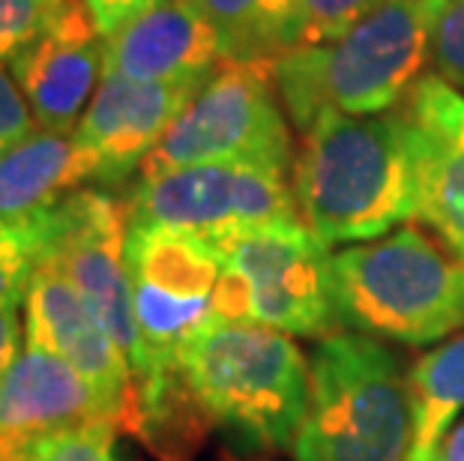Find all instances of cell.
<instances>
[{
  "instance_id": "obj_2",
  "label": "cell",
  "mask_w": 464,
  "mask_h": 461,
  "mask_svg": "<svg viewBox=\"0 0 464 461\" xmlns=\"http://www.w3.org/2000/svg\"><path fill=\"white\" fill-rule=\"evenodd\" d=\"M443 0H383L330 43L303 45L273 66L285 114L300 132L324 111L381 114L399 105L431 61Z\"/></svg>"
},
{
  "instance_id": "obj_23",
  "label": "cell",
  "mask_w": 464,
  "mask_h": 461,
  "mask_svg": "<svg viewBox=\"0 0 464 461\" xmlns=\"http://www.w3.org/2000/svg\"><path fill=\"white\" fill-rule=\"evenodd\" d=\"M431 72L464 93V0H443L431 27Z\"/></svg>"
},
{
  "instance_id": "obj_14",
  "label": "cell",
  "mask_w": 464,
  "mask_h": 461,
  "mask_svg": "<svg viewBox=\"0 0 464 461\" xmlns=\"http://www.w3.org/2000/svg\"><path fill=\"white\" fill-rule=\"evenodd\" d=\"M420 168V219L464 261V93L422 75L401 100Z\"/></svg>"
},
{
  "instance_id": "obj_10",
  "label": "cell",
  "mask_w": 464,
  "mask_h": 461,
  "mask_svg": "<svg viewBox=\"0 0 464 461\" xmlns=\"http://www.w3.org/2000/svg\"><path fill=\"white\" fill-rule=\"evenodd\" d=\"M126 237L130 204L105 192L102 186H84L45 213V246L39 261H48L72 282V288L123 351L138 387L144 378V348L132 312Z\"/></svg>"
},
{
  "instance_id": "obj_26",
  "label": "cell",
  "mask_w": 464,
  "mask_h": 461,
  "mask_svg": "<svg viewBox=\"0 0 464 461\" xmlns=\"http://www.w3.org/2000/svg\"><path fill=\"white\" fill-rule=\"evenodd\" d=\"M160 4H165V0H84L96 34L102 39L114 36L123 24H130L132 18H138L141 13Z\"/></svg>"
},
{
  "instance_id": "obj_7",
  "label": "cell",
  "mask_w": 464,
  "mask_h": 461,
  "mask_svg": "<svg viewBox=\"0 0 464 461\" xmlns=\"http://www.w3.org/2000/svg\"><path fill=\"white\" fill-rule=\"evenodd\" d=\"M216 246L222 252L213 300L219 321H255L309 339L342 330L330 246L303 219L243 231Z\"/></svg>"
},
{
  "instance_id": "obj_6",
  "label": "cell",
  "mask_w": 464,
  "mask_h": 461,
  "mask_svg": "<svg viewBox=\"0 0 464 461\" xmlns=\"http://www.w3.org/2000/svg\"><path fill=\"white\" fill-rule=\"evenodd\" d=\"M126 270L135 327L144 348V378L135 387L132 426L183 392L180 354L216 318L222 252L213 240L160 225H130Z\"/></svg>"
},
{
  "instance_id": "obj_27",
  "label": "cell",
  "mask_w": 464,
  "mask_h": 461,
  "mask_svg": "<svg viewBox=\"0 0 464 461\" xmlns=\"http://www.w3.org/2000/svg\"><path fill=\"white\" fill-rule=\"evenodd\" d=\"M22 318L18 306H0V384H4L6 371L22 354Z\"/></svg>"
},
{
  "instance_id": "obj_15",
  "label": "cell",
  "mask_w": 464,
  "mask_h": 461,
  "mask_svg": "<svg viewBox=\"0 0 464 461\" xmlns=\"http://www.w3.org/2000/svg\"><path fill=\"white\" fill-rule=\"evenodd\" d=\"M84 419H108L87 378L63 357L24 341L0 384V461H24L34 440Z\"/></svg>"
},
{
  "instance_id": "obj_11",
  "label": "cell",
  "mask_w": 464,
  "mask_h": 461,
  "mask_svg": "<svg viewBox=\"0 0 464 461\" xmlns=\"http://www.w3.org/2000/svg\"><path fill=\"white\" fill-rule=\"evenodd\" d=\"M24 341L63 357L100 396L108 419L121 428L132 426L135 380L123 351L93 315L72 282L48 261L36 270L24 291Z\"/></svg>"
},
{
  "instance_id": "obj_21",
  "label": "cell",
  "mask_w": 464,
  "mask_h": 461,
  "mask_svg": "<svg viewBox=\"0 0 464 461\" xmlns=\"http://www.w3.org/2000/svg\"><path fill=\"white\" fill-rule=\"evenodd\" d=\"M117 428L111 419H84L48 431L34 440L24 461H121Z\"/></svg>"
},
{
  "instance_id": "obj_18",
  "label": "cell",
  "mask_w": 464,
  "mask_h": 461,
  "mask_svg": "<svg viewBox=\"0 0 464 461\" xmlns=\"http://www.w3.org/2000/svg\"><path fill=\"white\" fill-rule=\"evenodd\" d=\"M213 27L222 63L276 66L305 45L303 0H189Z\"/></svg>"
},
{
  "instance_id": "obj_1",
  "label": "cell",
  "mask_w": 464,
  "mask_h": 461,
  "mask_svg": "<svg viewBox=\"0 0 464 461\" xmlns=\"http://www.w3.org/2000/svg\"><path fill=\"white\" fill-rule=\"evenodd\" d=\"M291 168L300 219L327 246L378 240L420 216L417 147L401 108L324 111Z\"/></svg>"
},
{
  "instance_id": "obj_17",
  "label": "cell",
  "mask_w": 464,
  "mask_h": 461,
  "mask_svg": "<svg viewBox=\"0 0 464 461\" xmlns=\"http://www.w3.org/2000/svg\"><path fill=\"white\" fill-rule=\"evenodd\" d=\"M93 183V162L75 132L34 130L0 156V222H27Z\"/></svg>"
},
{
  "instance_id": "obj_13",
  "label": "cell",
  "mask_w": 464,
  "mask_h": 461,
  "mask_svg": "<svg viewBox=\"0 0 464 461\" xmlns=\"http://www.w3.org/2000/svg\"><path fill=\"white\" fill-rule=\"evenodd\" d=\"M39 130L72 135L105 75V39L84 0H69L61 18L6 63Z\"/></svg>"
},
{
  "instance_id": "obj_19",
  "label": "cell",
  "mask_w": 464,
  "mask_h": 461,
  "mask_svg": "<svg viewBox=\"0 0 464 461\" xmlns=\"http://www.w3.org/2000/svg\"><path fill=\"white\" fill-rule=\"evenodd\" d=\"M411 405L413 440L408 456H429L464 410V330L413 362Z\"/></svg>"
},
{
  "instance_id": "obj_3",
  "label": "cell",
  "mask_w": 464,
  "mask_h": 461,
  "mask_svg": "<svg viewBox=\"0 0 464 461\" xmlns=\"http://www.w3.org/2000/svg\"><path fill=\"white\" fill-rule=\"evenodd\" d=\"M180 378L207 423L246 449H291L309 408V360L288 332L213 321L180 354Z\"/></svg>"
},
{
  "instance_id": "obj_8",
  "label": "cell",
  "mask_w": 464,
  "mask_h": 461,
  "mask_svg": "<svg viewBox=\"0 0 464 461\" xmlns=\"http://www.w3.org/2000/svg\"><path fill=\"white\" fill-rule=\"evenodd\" d=\"M243 159L291 168V132L273 84V66L219 63L144 159L138 178L183 165Z\"/></svg>"
},
{
  "instance_id": "obj_20",
  "label": "cell",
  "mask_w": 464,
  "mask_h": 461,
  "mask_svg": "<svg viewBox=\"0 0 464 461\" xmlns=\"http://www.w3.org/2000/svg\"><path fill=\"white\" fill-rule=\"evenodd\" d=\"M45 213L27 222H0V306L24 303L27 282L45 246Z\"/></svg>"
},
{
  "instance_id": "obj_24",
  "label": "cell",
  "mask_w": 464,
  "mask_h": 461,
  "mask_svg": "<svg viewBox=\"0 0 464 461\" xmlns=\"http://www.w3.org/2000/svg\"><path fill=\"white\" fill-rule=\"evenodd\" d=\"M381 4L383 0H303L305 45L330 43Z\"/></svg>"
},
{
  "instance_id": "obj_12",
  "label": "cell",
  "mask_w": 464,
  "mask_h": 461,
  "mask_svg": "<svg viewBox=\"0 0 464 461\" xmlns=\"http://www.w3.org/2000/svg\"><path fill=\"white\" fill-rule=\"evenodd\" d=\"M132 82L121 75H102L100 91L75 126V141L93 162L96 186H121L130 174L141 171L144 159L156 150L183 108L189 105L204 82Z\"/></svg>"
},
{
  "instance_id": "obj_5",
  "label": "cell",
  "mask_w": 464,
  "mask_h": 461,
  "mask_svg": "<svg viewBox=\"0 0 464 461\" xmlns=\"http://www.w3.org/2000/svg\"><path fill=\"white\" fill-rule=\"evenodd\" d=\"M344 330L396 345H431L464 330V261L417 225L333 255Z\"/></svg>"
},
{
  "instance_id": "obj_9",
  "label": "cell",
  "mask_w": 464,
  "mask_h": 461,
  "mask_svg": "<svg viewBox=\"0 0 464 461\" xmlns=\"http://www.w3.org/2000/svg\"><path fill=\"white\" fill-rule=\"evenodd\" d=\"M130 225H160L213 243L276 222H297L288 168L270 162H204L138 178Z\"/></svg>"
},
{
  "instance_id": "obj_22",
  "label": "cell",
  "mask_w": 464,
  "mask_h": 461,
  "mask_svg": "<svg viewBox=\"0 0 464 461\" xmlns=\"http://www.w3.org/2000/svg\"><path fill=\"white\" fill-rule=\"evenodd\" d=\"M69 0H0V63L15 61L48 34Z\"/></svg>"
},
{
  "instance_id": "obj_25",
  "label": "cell",
  "mask_w": 464,
  "mask_h": 461,
  "mask_svg": "<svg viewBox=\"0 0 464 461\" xmlns=\"http://www.w3.org/2000/svg\"><path fill=\"white\" fill-rule=\"evenodd\" d=\"M34 130H39V126L34 120L31 105L18 91L15 78L0 63V156L22 139H27Z\"/></svg>"
},
{
  "instance_id": "obj_4",
  "label": "cell",
  "mask_w": 464,
  "mask_h": 461,
  "mask_svg": "<svg viewBox=\"0 0 464 461\" xmlns=\"http://www.w3.org/2000/svg\"><path fill=\"white\" fill-rule=\"evenodd\" d=\"M411 440V371L399 351L357 330L324 336L309 357L294 461H404Z\"/></svg>"
},
{
  "instance_id": "obj_29",
  "label": "cell",
  "mask_w": 464,
  "mask_h": 461,
  "mask_svg": "<svg viewBox=\"0 0 464 461\" xmlns=\"http://www.w3.org/2000/svg\"><path fill=\"white\" fill-rule=\"evenodd\" d=\"M404 461H438V449H434V453H429V456H408Z\"/></svg>"
},
{
  "instance_id": "obj_16",
  "label": "cell",
  "mask_w": 464,
  "mask_h": 461,
  "mask_svg": "<svg viewBox=\"0 0 464 461\" xmlns=\"http://www.w3.org/2000/svg\"><path fill=\"white\" fill-rule=\"evenodd\" d=\"M219 63L213 27L189 0H165L105 39V75L132 82L201 78Z\"/></svg>"
},
{
  "instance_id": "obj_28",
  "label": "cell",
  "mask_w": 464,
  "mask_h": 461,
  "mask_svg": "<svg viewBox=\"0 0 464 461\" xmlns=\"http://www.w3.org/2000/svg\"><path fill=\"white\" fill-rule=\"evenodd\" d=\"M438 461H464V419L452 426L438 444Z\"/></svg>"
}]
</instances>
